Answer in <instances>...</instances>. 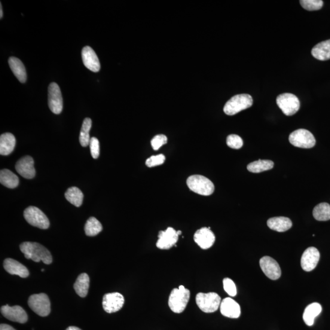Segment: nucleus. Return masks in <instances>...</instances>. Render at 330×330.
Segmentation results:
<instances>
[{
    "mask_svg": "<svg viewBox=\"0 0 330 330\" xmlns=\"http://www.w3.org/2000/svg\"><path fill=\"white\" fill-rule=\"evenodd\" d=\"M274 167L273 161L268 160H259L249 164L247 169L250 172L259 173L263 171L272 169Z\"/></svg>",
    "mask_w": 330,
    "mask_h": 330,
    "instance_id": "obj_29",
    "label": "nucleus"
},
{
    "mask_svg": "<svg viewBox=\"0 0 330 330\" xmlns=\"http://www.w3.org/2000/svg\"><path fill=\"white\" fill-rule=\"evenodd\" d=\"M223 283L225 292L229 296H235L237 295L236 286H235L233 281L231 280L230 278H226L223 280Z\"/></svg>",
    "mask_w": 330,
    "mask_h": 330,
    "instance_id": "obj_35",
    "label": "nucleus"
},
{
    "mask_svg": "<svg viewBox=\"0 0 330 330\" xmlns=\"http://www.w3.org/2000/svg\"><path fill=\"white\" fill-rule=\"evenodd\" d=\"M82 62L84 65L91 71L94 72H99L100 69V64L96 52L93 49L86 46L82 48L81 52Z\"/></svg>",
    "mask_w": 330,
    "mask_h": 330,
    "instance_id": "obj_18",
    "label": "nucleus"
},
{
    "mask_svg": "<svg viewBox=\"0 0 330 330\" xmlns=\"http://www.w3.org/2000/svg\"><path fill=\"white\" fill-rule=\"evenodd\" d=\"M92 126V121L90 118H86L82 122L80 134H79V143L82 147H87L90 145V131Z\"/></svg>",
    "mask_w": 330,
    "mask_h": 330,
    "instance_id": "obj_32",
    "label": "nucleus"
},
{
    "mask_svg": "<svg viewBox=\"0 0 330 330\" xmlns=\"http://www.w3.org/2000/svg\"><path fill=\"white\" fill-rule=\"evenodd\" d=\"M289 142L297 148L310 149L316 145V139L310 131L306 129L296 130L290 134Z\"/></svg>",
    "mask_w": 330,
    "mask_h": 330,
    "instance_id": "obj_8",
    "label": "nucleus"
},
{
    "mask_svg": "<svg viewBox=\"0 0 330 330\" xmlns=\"http://www.w3.org/2000/svg\"><path fill=\"white\" fill-rule=\"evenodd\" d=\"M9 64L12 72L21 82L26 80V72L25 67L21 61L15 57H11L9 59Z\"/></svg>",
    "mask_w": 330,
    "mask_h": 330,
    "instance_id": "obj_25",
    "label": "nucleus"
},
{
    "mask_svg": "<svg viewBox=\"0 0 330 330\" xmlns=\"http://www.w3.org/2000/svg\"><path fill=\"white\" fill-rule=\"evenodd\" d=\"M0 182L6 187L13 189L18 185L19 179L16 174L10 170L4 169L0 171Z\"/></svg>",
    "mask_w": 330,
    "mask_h": 330,
    "instance_id": "obj_26",
    "label": "nucleus"
},
{
    "mask_svg": "<svg viewBox=\"0 0 330 330\" xmlns=\"http://www.w3.org/2000/svg\"><path fill=\"white\" fill-rule=\"evenodd\" d=\"M268 228L272 230L283 232L289 230L292 226V222L289 218L284 216L273 217L267 221Z\"/></svg>",
    "mask_w": 330,
    "mask_h": 330,
    "instance_id": "obj_21",
    "label": "nucleus"
},
{
    "mask_svg": "<svg viewBox=\"0 0 330 330\" xmlns=\"http://www.w3.org/2000/svg\"><path fill=\"white\" fill-rule=\"evenodd\" d=\"M194 240L203 250L210 249L215 241V236L210 228H202L195 232Z\"/></svg>",
    "mask_w": 330,
    "mask_h": 330,
    "instance_id": "obj_16",
    "label": "nucleus"
},
{
    "mask_svg": "<svg viewBox=\"0 0 330 330\" xmlns=\"http://www.w3.org/2000/svg\"><path fill=\"white\" fill-rule=\"evenodd\" d=\"M259 263L262 271L270 280H277L281 277V268L274 259L264 256L260 260Z\"/></svg>",
    "mask_w": 330,
    "mask_h": 330,
    "instance_id": "obj_13",
    "label": "nucleus"
},
{
    "mask_svg": "<svg viewBox=\"0 0 330 330\" xmlns=\"http://www.w3.org/2000/svg\"><path fill=\"white\" fill-rule=\"evenodd\" d=\"M3 265H4L5 270L9 274L18 275L23 278L29 276V271L25 266L13 259H6Z\"/></svg>",
    "mask_w": 330,
    "mask_h": 330,
    "instance_id": "obj_20",
    "label": "nucleus"
},
{
    "mask_svg": "<svg viewBox=\"0 0 330 330\" xmlns=\"http://www.w3.org/2000/svg\"><path fill=\"white\" fill-rule=\"evenodd\" d=\"M300 4L302 8L308 11H317L322 8V0H301Z\"/></svg>",
    "mask_w": 330,
    "mask_h": 330,
    "instance_id": "obj_33",
    "label": "nucleus"
},
{
    "mask_svg": "<svg viewBox=\"0 0 330 330\" xmlns=\"http://www.w3.org/2000/svg\"><path fill=\"white\" fill-rule=\"evenodd\" d=\"M253 100L249 94H238L232 97L225 104L224 112L229 116H233L242 110L249 108L252 106Z\"/></svg>",
    "mask_w": 330,
    "mask_h": 330,
    "instance_id": "obj_3",
    "label": "nucleus"
},
{
    "mask_svg": "<svg viewBox=\"0 0 330 330\" xmlns=\"http://www.w3.org/2000/svg\"><path fill=\"white\" fill-rule=\"evenodd\" d=\"M167 137L164 135V134H158V135L153 138L151 140V145L153 149L157 151L162 146L167 144Z\"/></svg>",
    "mask_w": 330,
    "mask_h": 330,
    "instance_id": "obj_37",
    "label": "nucleus"
},
{
    "mask_svg": "<svg viewBox=\"0 0 330 330\" xmlns=\"http://www.w3.org/2000/svg\"><path fill=\"white\" fill-rule=\"evenodd\" d=\"M320 253L315 247H310L305 251L301 256V266L306 271L313 270L319 262Z\"/></svg>",
    "mask_w": 330,
    "mask_h": 330,
    "instance_id": "obj_15",
    "label": "nucleus"
},
{
    "mask_svg": "<svg viewBox=\"0 0 330 330\" xmlns=\"http://www.w3.org/2000/svg\"><path fill=\"white\" fill-rule=\"evenodd\" d=\"M23 216L30 225L42 229H47L50 226V222L39 208L30 206L24 211Z\"/></svg>",
    "mask_w": 330,
    "mask_h": 330,
    "instance_id": "obj_7",
    "label": "nucleus"
},
{
    "mask_svg": "<svg viewBox=\"0 0 330 330\" xmlns=\"http://www.w3.org/2000/svg\"><path fill=\"white\" fill-rule=\"evenodd\" d=\"M48 106L51 111L56 115L62 112L63 102L59 86L51 82L48 87Z\"/></svg>",
    "mask_w": 330,
    "mask_h": 330,
    "instance_id": "obj_10",
    "label": "nucleus"
},
{
    "mask_svg": "<svg viewBox=\"0 0 330 330\" xmlns=\"http://www.w3.org/2000/svg\"><path fill=\"white\" fill-rule=\"evenodd\" d=\"M0 330H16V329H15L13 328V327L7 325V324L2 323L1 324V325H0Z\"/></svg>",
    "mask_w": 330,
    "mask_h": 330,
    "instance_id": "obj_39",
    "label": "nucleus"
},
{
    "mask_svg": "<svg viewBox=\"0 0 330 330\" xmlns=\"http://www.w3.org/2000/svg\"><path fill=\"white\" fill-rule=\"evenodd\" d=\"M186 184L191 191L201 195L209 196L215 190L213 182L203 176L194 175L189 177L186 180Z\"/></svg>",
    "mask_w": 330,
    "mask_h": 330,
    "instance_id": "obj_4",
    "label": "nucleus"
},
{
    "mask_svg": "<svg viewBox=\"0 0 330 330\" xmlns=\"http://www.w3.org/2000/svg\"><path fill=\"white\" fill-rule=\"evenodd\" d=\"M322 308L318 302H313L306 308L302 319L308 326L314 325L315 318L319 316L322 312Z\"/></svg>",
    "mask_w": 330,
    "mask_h": 330,
    "instance_id": "obj_24",
    "label": "nucleus"
},
{
    "mask_svg": "<svg viewBox=\"0 0 330 330\" xmlns=\"http://www.w3.org/2000/svg\"><path fill=\"white\" fill-rule=\"evenodd\" d=\"M16 140L15 136L10 133H6L0 136V154L8 155L13 152Z\"/></svg>",
    "mask_w": 330,
    "mask_h": 330,
    "instance_id": "obj_22",
    "label": "nucleus"
},
{
    "mask_svg": "<svg viewBox=\"0 0 330 330\" xmlns=\"http://www.w3.org/2000/svg\"><path fill=\"white\" fill-rule=\"evenodd\" d=\"M65 197L66 200L73 206L79 207L81 206L84 196L80 189L75 186H73V187L67 189L65 194Z\"/></svg>",
    "mask_w": 330,
    "mask_h": 330,
    "instance_id": "obj_28",
    "label": "nucleus"
},
{
    "mask_svg": "<svg viewBox=\"0 0 330 330\" xmlns=\"http://www.w3.org/2000/svg\"><path fill=\"white\" fill-rule=\"evenodd\" d=\"M29 307L35 313L41 317L47 316L51 311L50 299L45 293L31 295L28 301Z\"/></svg>",
    "mask_w": 330,
    "mask_h": 330,
    "instance_id": "obj_6",
    "label": "nucleus"
},
{
    "mask_svg": "<svg viewBox=\"0 0 330 330\" xmlns=\"http://www.w3.org/2000/svg\"><path fill=\"white\" fill-rule=\"evenodd\" d=\"M20 249L27 259H32L36 262L42 261L47 265L51 264L53 261L50 252L38 243L26 241L20 244Z\"/></svg>",
    "mask_w": 330,
    "mask_h": 330,
    "instance_id": "obj_1",
    "label": "nucleus"
},
{
    "mask_svg": "<svg viewBox=\"0 0 330 330\" xmlns=\"http://www.w3.org/2000/svg\"><path fill=\"white\" fill-rule=\"evenodd\" d=\"M90 277L87 273L79 274L74 284V289L77 294L82 298L88 295L89 287H90Z\"/></svg>",
    "mask_w": 330,
    "mask_h": 330,
    "instance_id": "obj_27",
    "label": "nucleus"
},
{
    "mask_svg": "<svg viewBox=\"0 0 330 330\" xmlns=\"http://www.w3.org/2000/svg\"><path fill=\"white\" fill-rule=\"evenodd\" d=\"M277 103L284 115L292 116L299 109V101L294 94L284 93L277 97Z\"/></svg>",
    "mask_w": 330,
    "mask_h": 330,
    "instance_id": "obj_9",
    "label": "nucleus"
},
{
    "mask_svg": "<svg viewBox=\"0 0 330 330\" xmlns=\"http://www.w3.org/2000/svg\"><path fill=\"white\" fill-rule=\"evenodd\" d=\"M313 213L318 221H328L330 219V205L326 203L318 204L314 207Z\"/></svg>",
    "mask_w": 330,
    "mask_h": 330,
    "instance_id": "obj_30",
    "label": "nucleus"
},
{
    "mask_svg": "<svg viewBox=\"0 0 330 330\" xmlns=\"http://www.w3.org/2000/svg\"><path fill=\"white\" fill-rule=\"evenodd\" d=\"M102 224H101L99 220L94 218V217H90L87 220L85 226V234L88 236H96L102 231Z\"/></svg>",
    "mask_w": 330,
    "mask_h": 330,
    "instance_id": "obj_31",
    "label": "nucleus"
},
{
    "mask_svg": "<svg viewBox=\"0 0 330 330\" xmlns=\"http://www.w3.org/2000/svg\"><path fill=\"white\" fill-rule=\"evenodd\" d=\"M90 147L91 149V154L92 157L94 159H97L100 155V144L99 140L96 138H91L90 142Z\"/></svg>",
    "mask_w": 330,
    "mask_h": 330,
    "instance_id": "obj_38",
    "label": "nucleus"
},
{
    "mask_svg": "<svg viewBox=\"0 0 330 330\" xmlns=\"http://www.w3.org/2000/svg\"><path fill=\"white\" fill-rule=\"evenodd\" d=\"M1 313L3 316L12 322L24 323L27 322L28 315L26 311L20 306L10 307L8 305L3 306Z\"/></svg>",
    "mask_w": 330,
    "mask_h": 330,
    "instance_id": "obj_14",
    "label": "nucleus"
},
{
    "mask_svg": "<svg viewBox=\"0 0 330 330\" xmlns=\"http://www.w3.org/2000/svg\"><path fill=\"white\" fill-rule=\"evenodd\" d=\"M219 308L222 314L225 317L237 319L240 316V305L231 298L227 297L223 299Z\"/></svg>",
    "mask_w": 330,
    "mask_h": 330,
    "instance_id": "obj_19",
    "label": "nucleus"
},
{
    "mask_svg": "<svg viewBox=\"0 0 330 330\" xmlns=\"http://www.w3.org/2000/svg\"><path fill=\"white\" fill-rule=\"evenodd\" d=\"M66 330H81V329H79L78 328V327L76 326H69L68 328L66 329Z\"/></svg>",
    "mask_w": 330,
    "mask_h": 330,
    "instance_id": "obj_40",
    "label": "nucleus"
},
{
    "mask_svg": "<svg viewBox=\"0 0 330 330\" xmlns=\"http://www.w3.org/2000/svg\"><path fill=\"white\" fill-rule=\"evenodd\" d=\"M196 302L202 311L206 313H212L218 310L222 299L215 292H200L196 296Z\"/></svg>",
    "mask_w": 330,
    "mask_h": 330,
    "instance_id": "obj_5",
    "label": "nucleus"
},
{
    "mask_svg": "<svg viewBox=\"0 0 330 330\" xmlns=\"http://www.w3.org/2000/svg\"><path fill=\"white\" fill-rule=\"evenodd\" d=\"M41 271H44V269H42Z\"/></svg>",
    "mask_w": 330,
    "mask_h": 330,
    "instance_id": "obj_42",
    "label": "nucleus"
},
{
    "mask_svg": "<svg viewBox=\"0 0 330 330\" xmlns=\"http://www.w3.org/2000/svg\"><path fill=\"white\" fill-rule=\"evenodd\" d=\"M227 145L232 149H239L243 146V142L241 138L237 134H230L226 139Z\"/></svg>",
    "mask_w": 330,
    "mask_h": 330,
    "instance_id": "obj_34",
    "label": "nucleus"
},
{
    "mask_svg": "<svg viewBox=\"0 0 330 330\" xmlns=\"http://www.w3.org/2000/svg\"><path fill=\"white\" fill-rule=\"evenodd\" d=\"M190 296V292L183 286L174 288L171 292L168 305L174 313L179 314L185 310Z\"/></svg>",
    "mask_w": 330,
    "mask_h": 330,
    "instance_id": "obj_2",
    "label": "nucleus"
},
{
    "mask_svg": "<svg viewBox=\"0 0 330 330\" xmlns=\"http://www.w3.org/2000/svg\"><path fill=\"white\" fill-rule=\"evenodd\" d=\"M311 53L318 60H330V39L315 45L312 49Z\"/></svg>",
    "mask_w": 330,
    "mask_h": 330,
    "instance_id": "obj_23",
    "label": "nucleus"
},
{
    "mask_svg": "<svg viewBox=\"0 0 330 330\" xmlns=\"http://www.w3.org/2000/svg\"><path fill=\"white\" fill-rule=\"evenodd\" d=\"M165 157L163 154L152 156V157L147 159L146 164L150 168L159 166L164 163Z\"/></svg>",
    "mask_w": 330,
    "mask_h": 330,
    "instance_id": "obj_36",
    "label": "nucleus"
},
{
    "mask_svg": "<svg viewBox=\"0 0 330 330\" xmlns=\"http://www.w3.org/2000/svg\"><path fill=\"white\" fill-rule=\"evenodd\" d=\"M3 7L2 4H0V18H2L3 13Z\"/></svg>",
    "mask_w": 330,
    "mask_h": 330,
    "instance_id": "obj_41",
    "label": "nucleus"
},
{
    "mask_svg": "<svg viewBox=\"0 0 330 330\" xmlns=\"http://www.w3.org/2000/svg\"><path fill=\"white\" fill-rule=\"evenodd\" d=\"M179 239V234L177 231L173 228H168L165 231L159 232L158 240L156 243V246L159 249L169 250L171 248L176 245Z\"/></svg>",
    "mask_w": 330,
    "mask_h": 330,
    "instance_id": "obj_12",
    "label": "nucleus"
},
{
    "mask_svg": "<svg viewBox=\"0 0 330 330\" xmlns=\"http://www.w3.org/2000/svg\"><path fill=\"white\" fill-rule=\"evenodd\" d=\"M124 302V296L120 293H106L103 297V308L107 313H116V312L121 310Z\"/></svg>",
    "mask_w": 330,
    "mask_h": 330,
    "instance_id": "obj_11",
    "label": "nucleus"
},
{
    "mask_svg": "<svg viewBox=\"0 0 330 330\" xmlns=\"http://www.w3.org/2000/svg\"><path fill=\"white\" fill-rule=\"evenodd\" d=\"M35 162L33 158L30 156H25L20 159L15 165V169L17 173L24 178L31 179L34 178L36 175Z\"/></svg>",
    "mask_w": 330,
    "mask_h": 330,
    "instance_id": "obj_17",
    "label": "nucleus"
}]
</instances>
